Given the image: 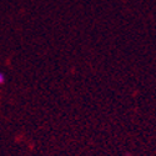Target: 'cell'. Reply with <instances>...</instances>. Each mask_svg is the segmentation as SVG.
Instances as JSON below:
<instances>
[{
	"label": "cell",
	"mask_w": 156,
	"mask_h": 156,
	"mask_svg": "<svg viewBox=\"0 0 156 156\" xmlns=\"http://www.w3.org/2000/svg\"><path fill=\"white\" fill-rule=\"evenodd\" d=\"M5 83V76L3 73H0V85H3Z\"/></svg>",
	"instance_id": "1"
}]
</instances>
